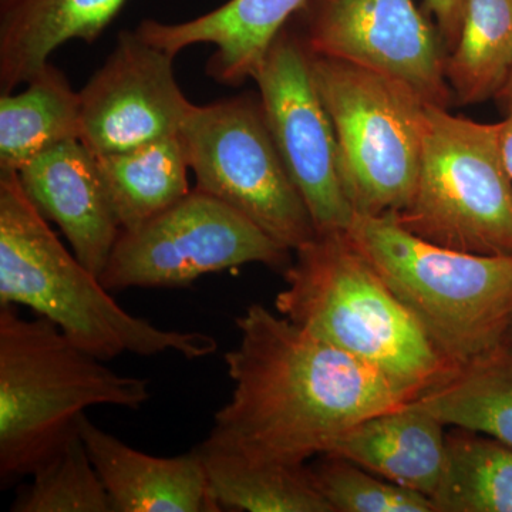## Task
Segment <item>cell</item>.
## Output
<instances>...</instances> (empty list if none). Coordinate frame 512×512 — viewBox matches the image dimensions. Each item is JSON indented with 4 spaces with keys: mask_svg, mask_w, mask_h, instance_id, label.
<instances>
[{
    "mask_svg": "<svg viewBox=\"0 0 512 512\" xmlns=\"http://www.w3.org/2000/svg\"><path fill=\"white\" fill-rule=\"evenodd\" d=\"M96 158L121 231L140 227L191 192L180 136Z\"/></svg>",
    "mask_w": 512,
    "mask_h": 512,
    "instance_id": "ffe728a7",
    "label": "cell"
},
{
    "mask_svg": "<svg viewBox=\"0 0 512 512\" xmlns=\"http://www.w3.org/2000/svg\"><path fill=\"white\" fill-rule=\"evenodd\" d=\"M195 451L221 511L332 512L306 464L256 460L208 439Z\"/></svg>",
    "mask_w": 512,
    "mask_h": 512,
    "instance_id": "ac0fdd59",
    "label": "cell"
},
{
    "mask_svg": "<svg viewBox=\"0 0 512 512\" xmlns=\"http://www.w3.org/2000/svg\"><path fill=\"white\" fill-rule=\"evenodd\" d=\"M427 9L436 19L437 28L443 36L447 53L456 45L460 33L464 0H424Z\"/></svg>",
    "mask_w": 512,
    "mask_h": 512,
    "instance_id": "484cf974",
    "label": "cell"
},
{
    "mask_svg": "<svg viewBox=\"0 0 512 512\" xmlns=\"http://www.w3.org/2000/svg\"><path fill=\"white\" fill-rule=\"evenodd\" d=\"M322 457L311 470L332 512H437L427 495L390 483L345 458Z\"/></svg>",
    "mask_w": 512,
    "mask_h": 512,
    "instance_id": "d4e9b609",
    "label": "cell"
},
{
    "mask_svg": "<svg viewBox=\"0 0 512 512\" xmlns=\"http://www.w3.org/2000/svg\"><path fill=\"white\" fill-rule=\"evenodd\" d=\"M495 100H498V103H500L505 110H512V72L510 74V79L505 83L504 89L501 90V93L498 94V97Z\"/></svg>",
    "mask_w": 512,
    "mask_h": 512,
    "instance_id": "83f0119b",
    "label": "cell"
},
{
    "mask_svg": "<svg viewBox=\"0 0 512 512\" xmlns=\"http://www.w3.org/2000/svg\"><path fill=\"white\" fill-rule=\"evenodd\" d=\"M308 0H228L220 8L178 23L143 20L138 35L177 56L195 45H212L207 73L225 86L252 80L278 33Z\"/></svg>",
    "mask_w": 512,
    "mask_h": 512,
    "instance_id": "9a60e30c",
    "label": "cell"
},
{
    "mask_svg": "<svg viewBox=\"0 0 512 512\" xmlns=\"http://www.w3.org/2000/svg\"><path fill=\"white\" fill-rule=\"evenodd\" d=\"M28 87L0 96V171L18 173L50 148L80 140V94L47 63Z\"/></svg>",
    "mask_w": 512,
    "mask_h": 512,
    "instance_id": "d6986e66",
    "label": "cell"
},
{
    "mask_svg": "<svg viewBox=\"0 0 512 512\" xmlns=\"http://www.w3.org/2000/svg\"><path fill=\"white\" fill-rule=\"evenodd\" d=\"M503 345L508 346V348H512V316L510 323H508L507 332H505Z\"/></svg>",
    "mask_w": 512,
    "mask_h": 512,
    "instance_id": "f1b7e54d",
    "label": "cell"
},
{
    "mask_svg": "<svg viewBox=\"0 0 512 512\" xmlns=\"http://www.w3.org/2000/svg\"><path fill=\"white\" fill-rule=\"evenodd\" d=\"M150 382L124 376L77 346L43 316L0 306V478L30 477L96 406L138 410Z\"/></svg>",
    "mask_w": 512,
    "mask_h": 512,
    "instance_id": "277c9868",
    "label": "cell"
},
{
    "mask_svg": "<svg viewBox=\"0 0 512 512\" xmlns=\"http://www.w3.org/2000/svg\"><path fill=\"white\" fill-rule=\"evenodd\" d=\"M80 433L114 512H221L195 448L177 457L150 456L86 414Z\"/></svg>",
    "mask_w": 512,
    "mask_h": 512,
    "instance_id": "5bb4252c",
    "label": "cell"
},
{
    "mask_svg": "<svg viewBox=\"0 0 512 512\" xmlns=\"http://www.w3.org/2000/svg\"><path fill=\"white\" fill-rule=\"evenodd\" d=\"M437 512H512V447L466 429L447 434Z\"/></svg>",
    "mask_w": 512,
    "mask_h": 512,
    "instance_id": "603a6c76",
    "label": "cell"
},
{
    "mask_svg": "<svg viewBox=\"0 0 512 512\" xmlns=\"http://www.w3.org/2000/svg\"><path fill=\"white\" fill-rule=\"evenodd\" d=\"M292 20L312 56L366 67L450 107L443 36L413 0H308Z\"/></svg>",
    "mask_w": 512,
    "mask_h": 512,
    "instance_id": "8fae6325",
    "label": "cell"
},
{
    "mask_svg": "<svg viewBox=\"0 0 512 512\" xmlns=\"http://www.w3.org/2000/svg\"><path fill=\"white\" fill-rule=\"evenodd\" d=\"M346 232L451 366L503 346L512 316V256L431 244L390 215H355Z\"/></svg>",
    "mask_w": 512,
    "mask_h": 512,
    "instance_id": "5b68a950",
    "label": "cell"
},
{
    "mask_svg": "<svg viewBox=\"0 0 512 512\" xmlns=\"http://www.w3.org/2000/svg\"><path fill=\"white\" fill-rule=\"evenodd\" d=\"M225 353L231 397L207 439L256 460L306 464L350 429L419 394L261 303L238 316Z\"/></svg>",
    "mask_w": 512,
    "mask_h": 512,
    "instance_id": "6da1fadb",
    "label": "cell"
},
{
    "mask_svg": "<svg viewBox=\"0 0 512 512\" xmlns=\"http://www.w3.org/2000/svg\"><path fill=\"white\" fill-rule=\"evenodd\" d=\"M5 305L32 309L103 362L126 353L168 352L197 360L218 349L207 333L163 329L121 308L99 276L64 247L13 171H0V306Z\"/></svg>",
    "mask_w": 512,
    "mask_h": 512,
    "instance_id": "7a4b0ae2",
    "label": "cell"
},
{
    "mask_svg": "<svg viewBox=\"0 0 512 512\" xmlns=\"http://www.w3.org/2000/svg\"><path fill=\"white\" fill-rule=\"evenodd\" d=\"M195 188L241 212L282 247L316 237L311 214L279 156L259 99L197 106L180 133Z\"/></svg>",
    "mask_w": 512,
    "mask_h": 512,
    "instance_id": "ba28073f",
    "label": "cell"
},
{
    "mask_svg": "<svg viewBox=\"0 0 512 512\" xmlns=\"http://www.w3.org/2000/svg\"><path fill=\"white\" fill-rule=\"evenodd\" d=\"M413 402L447 427L487 434L512 447V348L500 346L456 367Z\"/></svg>",
    "mask_w": 512,
    "mask_h": 512,
    "instance_id": "44dd1931",
    "label": "cell"
},
{
    "mask_svg": "<svg viewBox=\"0 0 512 512\" xmlns=\"http://www.w3.org/2000/svg\"><path fill=\"white\" fill-rule=\"evenodd\" d=\"M293 254L276 312L419 396L456 369L348 232L316 234Z\"/></svg>",
    "mask_w": 512,
    "mask_h": 512,
    "instance_id": "3957f363",
    "label": "cell"
},
{
    "mask_svg": "<svg viewBox=\"0 0 512 512\" xmlns=\"http://www.w3.org/2000/svg\"><path fill=\"white\" fill-rule=\"evenodd\" d=\"M390 217L440 247L512 256V178L498 123H478L429 104L412 200Z\"/></svg>",
    "mask_w": 512,
    "mask_h": 512,
    "instance_id": "8992f818",
    "label": "cell"
},
{
    "mask_svg": "<svg viewBox=\"0 0 512 512\" xmlns=\"http://www.w3.org/2000/svg\"><path fill=\"white\" fill-rule=\"evenodd\" d=\"M266 126L318 234L348 231L355 212L340 177L338 140L313 80L311 55L289 22L252 77Z\"/></svg>",
    "mask_w": 512,
    "mask_h": 512,
    "instance_id": "30bf717a",
    "label": "cell"
},
{
    "mask_svg": "<svg viewBox=\"0 0 512 512\" xmlns=\"http://www.w3.org/2000/svg\"><path fill=\"white\" fill-rule=\"evenodd\" d=\"M512 72V0H464L444 74L460 104L497 99Z\"/></svg>",
    "mask_w": 512,
    "mask_h": 512,
    "instance_id": "7402d4cb",
    "label": "cell"
},
{
    "mask_svg": "<svg viewBox=\"0 0 512 512\" xmlns=\"http://www.w3.org/2000/svg\"><path fill=\"white\" fill-rule=\"evenodd\" d=\"M23 190L72 251L99 276L121 234L97 158L82 141L50 148L18 171Z\"/></svg>",
    "mask_w": 512,
    "mask_h": 512,
    "instance_id": "4fadbf2b",
    "label": "cell"
},
{
    "mask_svg": "<svg viewBox=\"0 0 512 512\" xmlns=\"http://www.w3.org/2000/svg\"><path fill=\"white\" fill-rule=\"evenodd\" d=\"M20 487L12 512H114L106 487L77 431Z\"/></svg>",
    "mask_w": 512,
    "mask_h": 512,
    "instance_id": "cb8c5ba5",
    "label": "cell"
},
{
    "mask_svg": "<svg viewBox=\"0 0 512 512\" xmlns=\"http://www.w3.org/2000/svg\"><path fill=\"white\" fill-rule=\"evenodd\" d=\"M173 53L124 30L80 90V141L94 156L180 136L192 103L175 79Z\"/></svg>",
    "mask_w": 512,
    "mask_h": 512,
    "instance_id": "7c38bea8",
    "label": "cell"
},
{
    "mask_svg": "<svg viewBox=\"0 0 512 512\" xmlns=\"http://www.w3.org/2000/svg\"><path fill=\"white\" fill-rule=\"evenodd\" d=\"M498 128H500L501 151H503L505 167L512 178V110L507 111V117L498 123Z\"/></svg>",
    "mask_w": 512,
    "mask_h": 512,
    "instance_id": "4316f807",
    "label": "cell"
},
{
    "mask_svg": "<svg viewBox=\"0 0 512 512\" xmlns=\"http://www.w3.org/2000/svg\"><path fill=\"white\" fill-rule=\"evenodd\" d=\"M311 67L335 128L340 177L353 212L396 215L412 200L419 178L429 104L366 67L312 55Z\"/></svg>",
    "mask_w": 512,
    "mask_h": 512,
    "instance_id": "52a82bcc",
    "label": "cell"
},
{
    "mask_svg": "<svg viewBox=\"0 0 512 512\" xmlns=\"http://www.w3.org/2000/svg\"><path fill=\"white\" fill-rule=\"evenodd\" d=\"M446 427L412 400L363 420L326 456L345 458L390 483L433 498L446 466Z\"/></svg>",
    "mask_w": 512,
    "mask_h": 512,
    "instance_id": "2e32d148",
    "label": "cell"
},
{
    "mask_svg": "<svg viewBox=\"0 0 512 512\" xmlns=\"http://www.w3.org/2000/svg\"><path fill=\"white\" fill-rule=\"evenodd\" d=\"M292 252L241 212L194 188L140 227L121 231L100 281L110 292L187 288L201 276L248 264L284 275Z\"/></svg>",
    "mask_w": 512,
    "mask_h": 512,
    "instance_id": "9c48e42d",
    "label": "cell"
},
{
    "mask_svg": "<svg viewBox=\"0 0 512 512\" xmlns=\"http://www.w3.org/2000/svg\"><path fill=\"white\" fill-rule=\"evenodd\" d=\"M126 2L0 0V94L28 83L67 42H96Z\"/></svg>",
    "mask_w": 512,
    "mask_h": 512,
    "instance_id": "e0dca14e",
    "label": "cell"
}]
</instances>
